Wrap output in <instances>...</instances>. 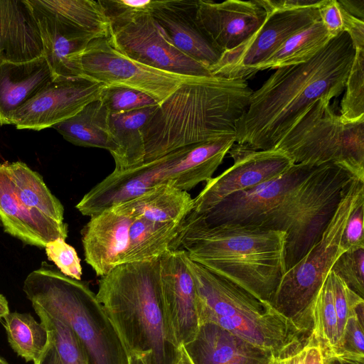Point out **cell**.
I'll return each mask as SVG.
<instances>
[{"mask_svg": "<svg viewBox=\"0 0 364 364\" xmlns=\"http://www.w3.org/2000/svg\"><path fill=\"white\" fill-rule=\"evenodd\" d=\"M354 179L334 164H294L274 180L194 213L208 225L234 224L286 232L288 270L318 241Z\"/></svg>", "mask_w": 364, "mask_h": 364, "instance_id": "cell-1", "label": "cell"}, {"mask_svg": "<svg viewBox=\"0 0 364 364\" xmlns=\"http://www.w3.org/2000/svg\"><path fill=\"white\" fill-rule=\"evenodd\" d=\"M354 55L343 31L309 60L277 69L252 91L236 123L235 143L255 150L274 149L314 102L343 92Z\"/></svg>", "mask_w": 364, "mask_h": 364, "instance_id": "cell-2", "label": "cell"}, {"mask_svg": "<svg viewBox=\"0 0 364 364\" xmlns=\"http://www.w3.org/2000/svg\"><path fill=\"white\" fill-rule=\"evenodd\" d=\"M287 237L282 231L208 225L191 211L170 250H185L192 261L270 303L287 272Z\"/></svg>", "mask_w": 364, "mask_h": 364, "instance_id": "cell-3", "label": "cell"}, {"mask_svg": "<svg viewBox=\"0 0 364 364\" xmlns=\"http://www.w3.org/2000/svg\"><path fill=\"white\" fill-rule=\"evenodd\" d=\"M252 93L242 78L196 77L183 83L159 105L142 129L144 163L181 147L235 136L236 123Z\"/></svg>", "mask_w": 364, "mask_h": 364, "instance_id": "cell-4", "label": "cell"}, {"mask_svg": "<svg viewBox=\"0 0 364 364\" xmlns=\"http://www.w3.org/2000/svg\"><path fill=\"white\" fill-rule=\"evenodd\" d=\"M97 298L129 355L145 364H175L179 348L168 326L159 259L117 265L101 277Z\"/></svg>", "mask_w": 364, "mask_h": 364, "instance_id": "cell-5", "label": "cell"}, {"mask_svg": "<svg viewBox=\"0 0 364 364\" xmlns=\"http://www.w3.org/2000/svg\"><path fill=\"white\" fill-rule=\"evenodd\" d=\"M32 306L68 326L88 364H128L127 354L96 294L81 280L43 262L24 281Z\"/></svg>", "mask_w": 364, "mask_h": 364, "instance_id": "cell-6", "label": "cell"}, {"mask_svg": "<svg viewBox=\"0 0 364 364\" xmlns=\"http://www.w3.org/2000/svg\"><path fill=\"white\" fill-rule=\"evenodd\" d=\"M235 142L233 136H225L181 147L129 169L113 171L82 197L76 208L91 217L168 182L188 191L213 177Z\"/></svg>", "mask_w": 364, "mask_h": 364, "instance_id": "cell-7", "label": "cell"}, {"mask_svg": "<svg viewBox=\"0 0 364 364\" xmlns=\"http://www.w3.org/2000/svg\"><path fill=\"white\" fill-rule=\"evenodd\" d=\"M186 264L196 286L200 325L216 324L264 350L275 348L298 328L297 321L283 316L269 302L211 272L188 255Z\"/></svg>", "mask_w": 364, "mask_h": 364, "instance_id": "cell-8", "label": "cell"}, {"mask_svg": "<svg viewBox=\"0 0 364 364\" xmlns=\"http://www.w3.org/2000/svg\"><path fill=\"white\" fill-rule=\"evenodd\" d=\"M64 208L42 176L21 161L0 163V223L24 243L45 248L65 240Z\"/></svg>", "mask_w": 364, "mask_h": 364, "instance_id": "cell-9", "label": "cell"}, {"mask_svg": "<svg viewBox=\"0 0 364 364\" xmlns=\"http://www.w3.org/2000/svg\"><path fill=\"white\" fill-rule=\"evenodd\" d=\"M331 100L314 102L274 149L294 164H334L364 181V119L344 121L331 109Z\"/></svg>", "mask_w": 364, "mask_h": 364, "instance_id": "cell-10", "label": "cell"}, {"mask_svg": "<svg viewBox=\"0 0 364 364\" xmlns=\"http://www.w3.org/2000/svg\"><path fill=\"white\" fill-rule=\"evenodd\" d=\"M363 198L364 181L354 179L318 241L284 274L270 301L279 313L311 323V302L334 262L346 252L343 234L350 214Z\"/></svg>", "mask_w": 364, "mask_h": 364, "instance_id": "cell-11", "label": "cell"}, {"mask_svg": "<svg viewBox=\"0 0 364 364\" xmlns=\"http://www.w3.org/2000/svg\"><path fill=\"white\" fill-rule=\"evenodd\" d=\"M82 77L106 87L134 89L159 104L183 83L196 77L159 70L130 59L116 50L108 38L92 40L81 57Z\"/></svg>", "mask_w": 364, "mask_h": 364, "instance_id": "cell-12", "label": "cell"}, {"mask_svg": "<svg viewBox=\"0 0 364 364\" xmlns=\"http://www.w3.org/2000/svg\"><path fill=\"white\" fill-rule=\"evenodd\" d=\"M41 35L43 56L54 77H83L81 57L94 39L68 0H26Z\"/></svg>", "mask_w": 364, "mask_h": 364, "instance_id": "cell-13", "label": "cell"}, {"mask_svg": "<svg viewBox=\"0 0 364 364\" xmlns=\"http://www.w3.org/2000/svg\"><path fill=\"white\" fill-rule=\"evenodd\" d=\"M266 12L264 21L250 38L223 53L209 68L213 76L246 80L289 37L320 19L315 7Z\"/></svg>", "mask_w": 364, "mask_h": 364, "instance_id": "cell-14", "label": "cell"}, {"mask_svg": "<svg viewBox=\"0 0 364 364\" xmlns=\"http://www.w3.org/2000/svg\"><path fill=\"white\" fill-rule=\"evenodd\" d=\"M228 153L233 164L205 182L193 198L192 212L204 213L232 194L279 177L294 164L284 151L278 149L255 150L235 143Z\"/></svg>", "mask_w": 364, "mask_h": 364, "instance_id": "cell-15", "label": "cell"}, {"mask_svg": "<svg viewBox=\"0 0 364 364\" xmlns=\"http://www.w3.org/2000/svg\"><path fill=\"white\" fill-rule=\"evenodd\" d=\"M108 38L116 50L144 65L186 76H213L208 68L170 43L151 14L111 26Z\"/></svg>", "mask_w": 364, "mask_h": 364, "instance_id": "cell-16", "label": "cell"}, {"mask_svg": "<svg viewBox=\"0 0 364 364\" xmlns=\"http://www.w3.org/2000/svg\"><path fill=\"white\" fill-rule=\"evenodd\" d=\"M105 87L84 77H56L18 109L10 123L18 129L53 127L100 99Z\"/></svg>", "mask_w": 364, "mask_h": 364, "instance_id": "cell-17", "label": "cell"}, {"mask_svg": "<svg viewBox=\"0 0 364 364\" xmlns=\"http://www.w3.org/2000/svg\"><path fill=\"white\" fill-rule=\"evenodd\" d=\"M182 249L169 250L159 258V282L168 326L176 345L190 343L200 328L196 286Z\"/></svg>", "mask_w": 364, "mask_h": 364, "instance_id": "cell-18", "label": "cell"}, {"mask_svg": "<svg viewBox=\"0 0 364 364\" xmlns=\"http://www.w3.org/2000/svg\"><path fill=\"white\" fill-rule=\"evenodd\" d=\"M266 11L257 0H227L216 3L197 0V23L213 46L221 53L250 38L263 23Z\"/></svg>", "mask_w": 364, "mask_h": 364, "instance_id": "cell-19", "label": "cell"}, {"mask_svg": "<svg viewBox=\"0 0 364 364\" xmlns=\"http://www.w3.org/2000/svg\"><path fill=\"white\" fill-rule=\"evenodd\" d=\"M134 212L127 201L119 203L90 217L82 229L85 262L100 277L121 264Z\"/></svg>", "mask_w": 364, "mask_h": 364, "instance_id": "cell-20", "label": "cell"}, {"mask_svg": "<svg viewBox=\"0 0 364 364\" xmlns=\"http://www.w3.org/2000/svg\"><path fill=\"white\" fill-rule=\"evenodd\" d=\"M196 3L197 0L156 1L151 16L170 43L209 69L222 53L200 28L196 17Z\"/></svg>", "mask_w": 364, "mask_h": 364, "instance_id": "cell-21", "label": "cell"}, {"mask_svg": "<svg viewBox=\"0 0 364 364\" xmlns=\"http://www.w3.org/2000/svg\"><path fill=\"white\" fill-rule=\"evenodd\" d=\"M193 364H265L269 352L210 323L200 326L196 337L183 346Z\"/></svg>", "mask_w": 364, "mask_h": 364, "instance_id": "cell-22", "label": "cell"}, {"mask_svg": "<svg viewBox=\"0 0 364 364\" xmlns=\"http://www.w3.org/2000/svg\"><path fill=\"white\" fill-rule=\"evenodd\" d=\"M43 55L41 35L26 0H0V64Z\"/></svg>", "mask_w": 364, "mask_h": 364, "instance_id": "cell-23", "label": "cell"}, {"mask_svg": "<svg viewBox=\"0 0 364 364\" xmlns=\"http://www.w3.org/2000/svg\"><path fill=\"white\" fill-rule=\"evenodd\" d=\"M53 79L43 55L26 62L0 64V125L11 124L13 114Z\"/></svg>", "mask_w": 364, "mask_h": 364, "instance_id": "cell-24", "label": "cell"}, {"mask_svg": "<svg viewBox=\"0 0 364 364\" xmlns=\"http://www.w3.org/2000/svg\"><path fill=\"white\" fill-rule=\"evenodd\" d=\"M158 106L109 114V129L117 148L112 156L115 164L114 171H124L144 163L145 149L142 129Z\"/></svg>", "mask_w": 364, "mask_h": 364, "instance_id": "cell-25", "label": "cell"}, {"mask_svg": "<svg viewBox=\"0 0 364 364\" xmlns=\"http://www.w3.org/2000/svg\"><path fill=\"white\" fill-rule=\"evenodd\" d=\"M109 112L100 99L91 102L72 117L53 127L71 144L117 151L109 129Z\"/></svg>", "mask_w": 364, "mask_h": 364, "instance_id": "cell-26", "label": "cell"}, {"mask_svg": "<svg viewBox=\"0 0 364 364\" xmlns=\"http://www.w3.org/2000/svg\"><path fill=\"white\" fill-rule=\"evenodd\" d=\"M182 223L154 222L134 213L127 247L121 264L159 259L170 250Z\"/></svg>", "mask_w": 364, "mask_h": 364, "instance_id": "cell-27", "label": "cell"}, {"mask_svg": "<svg viewBox=\"0 0 364 364\" xmlns=\"http://www.w3.org/2000/svg\"><path fill=\"white\" fill-rule=\"evenodd\" d=\"M135 215L159 223H183L192 210L193 198L171 182L154 186L127 200Z\"/></svg>", "mask_w": 364, "mask_h": 364, "instance_id": "cell-28", "label": "cell"}, {"mask_svg": "<svg viewBox=\"0 0 364 364\" xmlns=\"http://www.w3.org/2000/svg\"><path fill=\"white\" fill-rule=\"evenodd\" d=\"M331 38L319 19L289 37L273 54L258 65L256 73L305 63L324 48Z\"/></svg>", "mask_w": 364, "mask_h": 364, "instance_id": "cell-29", "label": "cell"}, {"mask_svg": "<svg viewBox=\"0 0 364 364\" xmlns=\"http://www.w3.org/2000/svg\"><path fill=\"white\" fill-rule=\"evenodd\" d=\"M309 313L311 335L321 344L326 357L333 358L338 350V333L330 272L312 299Z\"/></svg>", "mask_w": 364, "mask_h": 364, "instance_id": "cell-30", "label": "cell"}, {"mask_svg": "<svg viewBox=\"0 0 364 364\" xmlns=\"http://www.w3.org/2000/svg\"><path fill=\"white\" fill-rule=\"evenodd\" d=\"M4 328L11 348L26 361L36 362L45 350L49 333L31 314L12 312L5 318Z\"/></svg>", "mask_w": 364, "mask_h": 364, "instance_id": "cell-31", "label": "cell"}, {"mask_svg": "<svg viewBox=\"0 0 364 364\" xmlns=\"http://www.w3.org/2000/svg\"><path fill=\"white\" fill-rule=\"evenodd\" d=\"M345 88L340 116L346 122L364 119V48L355 49Z\"/></svg>", "mask_w": 364, "mask_h": 364, "instance_id": "cell-32", "label": "cell"}, {"mask_svg": "<svg viewBox=\"0 0 364 364\" xmlns=\"http://www.w3.org/2000/svg\"><path fill=\"white\" fill-rule=\"evenodd\" d=\"M32 306L53 337L63 364H88L85 353L70 328L40 308Z\"/></svg>", "mask_w": 364, "mask_h": 364, "instance_id": "cell-33", "label": "cell"}, {"mask_svg": "<svg viewBox=\"0 0 364 364\" xmlns=\"http://www.w3.org/2000/svg\"><path fill=\"white\" fill-rule=\"evenodd\" d=\"M100 99L109 114L128 112L159 105L151 96L124 87H105Z\"/></svg>", "mask_w": 364, "mask_h": 364, "instance_id": "cell-34", "label": "cell"}, {"mask_svg": "<svg viewBox=\"0 0 364 364\" xmlns=\"http://www.w3.org/2000/svg\"><path fill=\"white\" fill-rule=\"evenodd\" d=\"M346 285L360 297L364 296V248L346 251L331 269Z\"/></svg>", "mask_w": 364, "mask_h": 364, "instance_id": "cell-35", "label": "cell"}, {"mask_svg": "<svg viewBox=\"0 0 364 364\" xmlns=\"http://www.w3.org/2000/svg\"><path fill=\"white\" fill-rule=\"evenodd\" d=\"M357 306L351 311L348 318L339 350L333 358L364 363V321L357 316Z\"/></svg>", "mask_w": 364, "mask_h": 364, "instance_id": "cell-36", "label": "cell"}, {"mask_svg": "<svg viewBox=\"0 0 364 364\" xmlns=\"http://www.w3.org/2000/svg\"><path fill=\"white\" fill-rule=\"evenodd\" d=\"M111 26L131 22L143 15L151 14L156 1L100 0Z\"/></svg>", "mask_w": 364, "mask_h": 364, "instance_id": "cell-37", "label": "cell"}, {"mask_svg": "<svg viewBox=\"0 0 364 364\" xmlns=\"http://www.w3.org/2000/svg\"><path fill=\"white\" fill-rule=\"evenodd\" d=\"M330 274L332 281L334 306L338 319V351L348 318L351 311L360 303L363 302L364 299L352 291L333 271L330 270Z\"/></svg>", "mask_w": 364, "mask_h": 364, "instance_id": "cell-38", "label": "cell"}, {"mask_svg": "<svg viewBox=\"0 0 364 364\" xmlns=\"http://www.w3.org/2000/svg\"><path fill=\"white\" fill-rule=\"evenodd\" d=\"M45 249L48 259L55 263L62 274L81 280L80 259L73 247L67 244L64 239L58 238L49 242Z\"/></svg>", "mask_w": 364, "mask_h": 364, "instance_id": "cell-39", "label": "cell"}, {"mask_svg": "<svg viewBox=\"0 0 364 364\" xmlns=\"http://www.w3.org/2000/svg\"><path fill=\"white\" fill-rule=\"evenodd\" d=\"M363 217L364 198L358 203L346 225L342 245L346 251L364 248Z\"/></svg>", "mask_w": 364, "mask_h": 364, "instance_id": "cell-40", "label": "cell"}, {"mask_svg": "<svg viewBox=\"0 0 364 364\" xmlns=\"http://www.w3.org/2000/svg\"><path fill=\"white\" fill-rule=\"evenodd\" d=\"M318 11L321 21L332 38L343 32L342 14L337 0H323Z\"/></svg>", "mask_w": 364, "mask_h": 364, "instance_id": "cell-41", "label": "cell"}, {"mask_svg": "<svg viewBox=\"0 0 364 364\" xmlns=\"http://www.w3.org/2000/svg\"><path fill=\"white\" fill-rule=\"evenodd\" d=\"M341 11L343 31L348 34L355 49L364 48V21L351 16L341 7Z\"/></svg>", "mask_w": 364, "mask_h": 364, "instance_id": "cell-42", "label": "cell"}, {"mask_svg": "<svg viewBox=\"0 0 364 364\" xmlns=\"http://www.w3.org/2000/svg\"><path fill=\"white\" fill-rule=\"evenodd\" d=\"M323 0H257L266 11H287L306 8H318Z\"/></svg>", "mask_w": 364, "mask_h": 364, "instance_id": "cell-43", "label": "cell"}, {"mask_svg": "<svg viewBox=\"0 0 364 364\" xmlns=\"http://www.w3.org/2000/svg\"><path fill=\"white\" fill-rule=\"evenodd\" d=\"M306 354L304 364H326V357L321 344L310 333L304 345Z\"/></svg>", "mask_w": 364, "mask_h": 364, "instance_id": "cell-44", "label": "cell"}, {"mask_svg": "<svg viewBox=\"0 0 364 364\" xmlns=\"http://www.w3.org/2000/svg\"><path fill=\"white\" fill-rule=\"evenodd\" d=\"M33 364H63L53 338L50 333L48 341L45 350L37 361L33 363Z\"/></svg>", "mask_w": 364, "mask_h": 364, "instance_id": "cell-45", "label": "cell"}, {"mask_svg": "<svg viewBox=\"0 0 364 364\" xmlns=\"http://www.w3.org/2000/svg\"><path fill=\"white\" fill-rule=\"evenodd\" d=\"M337 1L347 13L364 21V0H339Z\"/></svg>", "mask_w": 364, "mask_h": 364, "instance_id": "cell-46", "label": "cell"}, {"mask_svg": "<svg viewBox=\"0 0 364 364\" xmlns=\"http://www.w3.org/2000/svg\"><path fill=\"white\" fill-rule=\"evenodd\" d=\"M305 354L306 350L304 346L301 349L293 353L286 357L278 358V364H304Z\"/></svg>", "mask_w": 364, "mask_h": 364, "instance_id": "cell-47", "label": "cell"}, {"mask_svg": "<svg viewBox=\"0 0 364 364\" xmlns=\"http://www.w3.org/2000/svg\"><path fill=\"white\" fill-rule=\"evenodd\" d=\"M9 313L8 301L6 299L0 294V321L4 319Z\"/></svg>", "mask_w": 364, "mask_h": 364, "instance_id": "cell-48", "label": "cell"}, {"mask_svg": "<svg viewBox=\"0 0 364 364\" xmlns=\"http://www.w3.org/2000/svg\"><path fill=\"white\" fill-rule=\"evenodd\" d=\"M175 364H193L183 346L180 347L178 358Z\"/></svg>", "mask_w": 364, "mask_h": 364, "instance_id": "cell-49", "label": "cell"}, {"mask_svg": "<svg viewBox=\"0 0 364 364\" xmlns=\"http://www.w3.org/2000/svg\"><path fill=\"white\" fill-rule=\"evenodd\" d=\"M128 364H145L144 362L140 358L134 355H129Z\"/></svg>", "mask_w": 364, "mask_h": 364, "instance_id": "cell-50", "label": "cell"}, {"mask_svg": "<svg viewBox=\"0 0 364 364\" xmlns=\"http://www.w3.org/2000/svg\"><path fill=\"white\" fill-rule=\"evenodd\" d=\"M326 364H343V363L337 359V358H326Z\"/></svg>", "mask_w": 364, "mask_h": 364, "instance_id": "cell-51", "label": "cell"}, {"mask_svg": "<svg viewBox=\"0 0 364 364\" xmlns=\"http://www.w3.org/2000/svg\"><path fill=\"white\" fill-rule=\"evenodd\" d=\"M341 361L343 363V364H364V363L350 361V360H341Z\"/></svg>", "mask_w": 364, "mask_h": 364, "instance_id": "cell-52", "label": "cell"}, {"mask_svg": "<svg viewBox=\"0 0 364 364\" xmlns=\"http://www.w3.org/2000/svg\"><path fill=\"white\" fill-rule=\"evenodd\" d=\"M265 364H278V358H272L269 362Z\"/></svg>", "mask_w": 364, "mask_h": 364, "instance_id": "cell-53", "label": "cell"}, {"mask_svg": "<svg viewBox=\"0 0 364 364\" xmlns=\"http://www.w3.org/2000/svg\"><path fill=\"white\" fill-rule=\"evenodd\" d=\"M0 364H9L6 360L0 357Z\"/></svg>", "mask_w": 364, "mask_h": 364, "instance_id": "cell-54", "label": "cell"}]
</instances>
